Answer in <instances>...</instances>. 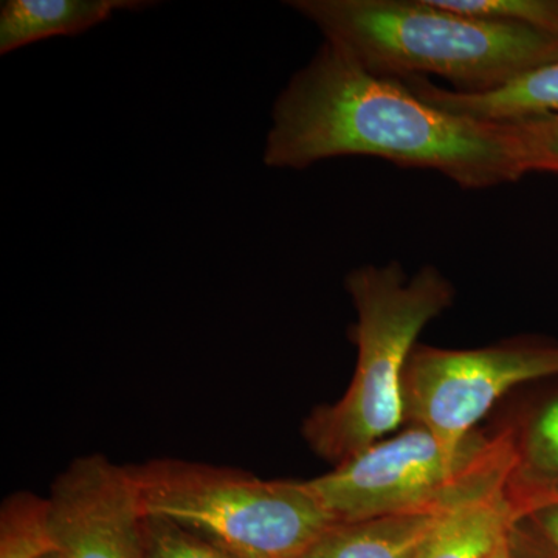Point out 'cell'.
I'll return each mask as SVG.
<instances>
[{
	"mask_svg": "<svg viewBox=\"0 0 558 558\" xmlns=\"http://www.w3.org/2000/svg\"><path fill=\"white\" fill-rule=\"evenodd\" d=\"M492 432L510 454L505 495L513 519L558 502V376L517 389L497 407Z\"/></svg>",
	"mask_w": 558,
	"mask_h": 558,
	"instance_id": "ba28073f",
	"label": "cell"
},
{
	"mask_svg": "<svg viewBox=\"0 0 558 558\" xmlns=\"http://www.w3.org/2000/svg\"><path fill=\"white\" fill-rule=\"evenodd\" d=\"M301 16L363 68L392 78L439 76L461 94L506 86L558 60V39L476 20L435 0H293Z\"/></svg>",
	"mask_w": 558,
	"mask_h": 558,
	"instance_id": "7a4b0ae2",
	"label": "cell"
},
{
	"mask_svg": "<svg viewBox=\"0 0 558 558\" xmlns=\"http://www.w3.org/2000/svg\"><path fill=\"white\" fill-rule=\"evenodd\" d=\"M49 505L65 558H143L146 513L128 465L98 453L76 458L51 484Z\"/></svg>",
	"mask_w": 558,
	"mask_h": 558,
	"instance_id": "52a82bcc",
	"label": "cell"
},
{
	"mask_svg": "<svg viewBox=\"0 0 558 558\" xmlns=\"http://www.w3.org/2000/svg\"><path fill=\"white\" fill-rule=\"evenodd\" d=\"M505 480L494 481L444 510L417 558H486L497 548L513 520Z\"/></svg>",
	"mask_w": 558,
	"mask_h": 558,
	"instance_id": "30bf717a",
	"label": "cell"
},
{
	"mask_svg": "<svg viewBox=\"0 0 558 558\" xmlns=\"http://www.w3.org/2000/svg\"><path fill=\"white\" fill-rule=\"evenodd\" d=\"M442 512L336 523L301 558H417Z\"/></svg>",
	"mask_w": 558,
	"mask_h": 558,
	"instance_id": "7c38bea8",
	"label": "cell"
},
{
	"mask_svg": "<svg viewBox=\"0 0 558 558\" xmlns=\"http://www.w3.org/2000/svg\"><path fill=\"white\" fill-rule=\"evenodd\" d=\"M509 464L508 446L488 428H476L450 447L421 425H403L395 436L303 484L333 523H352L440 512L508 476Z\"/></svg>",
	"mask_w": 558,
	"mask_h": 558,
	"instance_id": "5b68a950",
	"label": "cell"
},
{
	"mask_svg": "<svg viewBox=\"0 0 558 558\" xmlns=\"http://www.w3.org/2000/svg\"><path fill=\"white\" fill-rule=\"evenodd\" d=\"M143 558H238L174 521L146 515Z\"/></svg>",
	"mask_w": 558,
	"mask_h": 558,
	"instance_id": "9a60e30c",
	"label": "cell"
},
{
	"mask_svg": "<svg viewBox=\"0 0 558 558\" xmlns=\"http://www.w3.org/2000/svg\"><path fill=\"white\" fill-rule=\"evenodd\" d=\"M486 558H515L512 550H510L508 535L498 543L497 548L492 550Z\"/></svg>",
	"mask_w": 558,
	"mask_h": 558,
	"instance_id": "ac0fdd59",
	"label": "cell"
},
{
	"mask_svg": "<svg viewBox=\"0 0 558 558\" xmlns=\"http://www.w3.org/2000/svg\"><path fill=\"white\" fill-rule=\"evenodd\" d=\"M146 515L174 521L238 558H301L332 520L303 480L150 459L128 465Z\"/></svg>",
	"mask_w": 558,
	"mask_h": 558,
	"instance_id": "277c9868",
	"label": "cell"
},
{
	"mask_svg": "<svg viewBox=\"0 0 558 558\" xmlns=\"http://www.w3.org/2000/svg\"><path fill=\"white\" fill-rule=\"evenodd\" d=\"M476 20L515 25L558 39V0H435Z\"/></svg>",
	"mask_w": 558,
	"mask_h": 558,
	"instance_id": "5bb4252c",
	"label": "cell"
},
{
	"mask_svg": "<svg viewBox=\"0 0 558 558\" xmlns=\"http://www.w3.org/2000/svg\"><path fill=\"white\" fill-rule=\"evenodd\" d=\"M153 5L142 0H7L0 9V53L54 36H76L119 11Z\"/></svg>",
	"mask_w": 558,
	"mask_h": 558,
	"instance_id": "8fae6325",
	"label": "cell"
},
{
	"mask_svg": "<svg viewBox=\"0 0 558 558\" xmlns=\"http://www.w3.org/2000/svg\"><path fill=\"white\" fill-rule=\"evenodd\" d=\"M40 558H65V557L62 556L61 553H58V550H53V553L47 554V556H44Z\"/></svg>",
	"mask_w": 558,
	"mask_h": 558,
	"instance_id": "d6986e66",
	"label": "cell"
},
{
	"mask_svg": "<svg viewBox=\"0 0 558 558\" xmlns=\"http://www.w3.org/2000/svg\"><path fill=\"white\" fill-rule=\"evenodd\" d=\"M57 550L49 498L14 492L0 508V558H40Z\"/></svg>",
	"mask_w": 558,
	"mask_h": 558,
	"instance_id": "4fadbf2b",
	"label": "cell"
},
{
	"mask_svg": "<svg viewBox=\"0 0 558 558\" xmlns=\"http://www.w3.org/2000/svg\"><path fill=\"white\" fill-rule=\"evenodd\" d=\"M508 542L515 558H558V502L515 517Z\"/></svg>",
	"mask_w": 558,
	"mask_h": 558,
	"instance_id": "2e32d148",
	"label": "cell"
},
{
	"mask_svg": "<svg viewBox=\"0 0 558 558\" xmlns=\"http://www.w3.org/2000/svg\"><path fill=\"white\" fill-rule=\"evenodd\" d=\"M558 376V343L519 336L476 349L416 344L402 381L403 425L457 447L517 389Z\"/></svg>",
	"mask_w": 558,
	"mask_h": 558,
	"instance_id": "8992f818",
	"label": "cell"
},
{
	"mask_svg": "<svg viewBox=\"0 0 558 558\" xmlns=\"http://www.w3.org/2000/svg\"><path fill=\"white\" fill-rule=\"evenodd\" d=\"M351 156L436 171L464 190L527 175L513 121L476 120L440 108L405 81L371 72L325 40L275 102L264 163L306 170Z\"/></svg>",
	"mask_w": 558,
	"mask_h": 558,
	"instance_id": "6da1fadb",
	"label": "cell"
},
{
	"mask_svg": "<svg viewBox=\"0 0 558 558\" xmlns=\"http://www.w3.org/2000/svg\"><path fill=\"white\" fill-rule=\"evenodd\" d=\"M357 322L354 376L343 398L318 405L303 436L318 458L343 464L403 427L402 381L418 333L453 306L457 290L433 266L407 275L399 263L357 267L344 281Z\"/></svg>",
	"mask_w": 558,
	"mask_h": 558,
	"instance_id": "3957f363",
	"label": "cell"
},
{
	"mask_svg": "<svg viewBox=\"0 0 558 558\" xmlns=\"http://www.w3.org/2000/svg\"><path fill=\"white\" fill-rule=\"evenodd\" d=\"M519 128L527 174H558V116L513 121Z\"/></svg>",
	"mask_w": 558,
	"mask_h": 558,
	"instance_id": "e0dca14e",
	"label": "cell"
},
{
	"mask_svg": "<svg viewBox=\"0 0 558 558\" xmlns=\"http://www.w3.org/2000/svg\"><path fill=\"white\" fill-rule=\"evenodd\" d=\"M403 81L424 100L476 120L505 123L558 116V60L529 70L506 86L484 94H461L427 78Z\"/></svg>",
	"mask_w": 558,
	"mask_h": 558,
	"instance_id": "9c48e42d",
	"label": "cell"
}]
</instances>
